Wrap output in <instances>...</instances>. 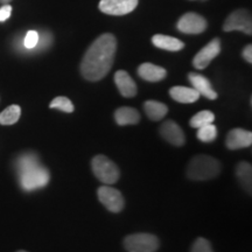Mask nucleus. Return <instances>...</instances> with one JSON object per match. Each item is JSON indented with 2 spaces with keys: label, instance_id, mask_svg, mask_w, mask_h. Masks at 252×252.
Instances as JSON below:
<instances>
[{
  "label": "nucleus",
  "instance_id": "nucleus-1",
  "mask_svg": "<svg viewBox=\"0 0 252 252\" xmlns=\"http://www.w3.org/2000/svg\"><path fill=\"white\" fill-rule=\"evenodd\" d=\"M117 52V39L110 33L102 34L91 43L81 62V74L87 81L103 80L111 70Z\"/></svg>",
  "mask_w": 252,
  "mask_h": 252
},
{
  "label": "nucleus",
  "instance_id": "nucleus-2",
  "mask_svg": "<svg viewBox=\"0 0 252 252\" xmlns=\"http://www.w3.org/2000/svg\"><path fill=\"white\" fill-rule=\"evenodd\" d=\"M17 167L20 185L25 190H35L45 187L49 182L50 175L48 169L41 165L34 153L23 154L19 158Z\"/></svg>",
  "mask_w": 252,
  "mask_h": 252
},
{
  "label": "nucleus",
  "instance_id": "nucleus-3",
  "mask_svg": "<svg viewBox=\"0 0 252 252\" xmlns=\"http://www.w3.org/2000/svg\"><path fill=\"white\" fill-rule=\"evenodd\" d=\"M222 166L219 160L210 156L194 157L187 167L188 179L194 181H207L216 178L220 173Z\"/></svg>",
  "mask_w": 252,
  "mask_h": 252
},
{
  "label": "nucleus",
  "instance_id": "nucleus-4",
  "mask_svg": "<svg viewBox=\"0 0 252 252\" xmlns=\"http://www.w3.org/2000/svg\"><path fill=\"white\" fill-rule=\"evenodd\" d=\"M94 176L105 185H113L119 180L121 172L118 166L105 156H96L91 161Z\"/></svg>",
  "mask_w": 252,
  "mask_h": 252
},
{
  "label": "nucleus",
  "instance_id": "nucleus-5",
  "mask_svg": "<svg viewBox=\"0 0 252 252\" xmlns=\"http://www.w3.org/2000/svg\"><path fill=\"white\" fill-rule=\"evenodd\" d=\"M124 247L128 252H156L160 247V242L157 236L141 232L125 237Z\"/></svg>",
  "mask_w": 252,
  "mask_h": 252
},
{
  "label": "nucleus",
  "instance_id": "nucleus-6",
  "mask_svg": "<svg viewBox=\"0 0 252 252\" xmlns=\"http://www.w3.org/2000/svg\"><path fill=\"white\" fill-rule=\"evenodd\" d=\"M223 31L232 32L239 31L243 33L251 35L252 34V20L250 12L247 9H236L229 17L226 18L224 25H223Z\"/></svg>",
  "mask_w": 252,
  "mask_h": 252
},
{
  "label": "nucleus",
  "instance_id": "nucleus-7",
  "mask_svg": "<svg viewBox=\"0 0 252 252\" xmlns=\"http://www.w3.org/2000/svg\"><path fill=\"white\" fill-rule=\"evenodd\" d=\"M97 196L100 203L111 213L122 212L125 206L124 196L118 189L109 187V185L102 186L97 190Z\"/></svg>",
  "mask_w": 252,
  "mask_h": 252
},
{
  "label": "nucleus",
  "instance_id": "nucleus-8",
  "mask_svg": "<svg viewBox=\"0 0 252 252\" xmlns=\"http://www.w3.org/2000/svg\"><path fill=\"white\" fill-rule=\"evenodd\" d=\"M176 27L185 34H201L207 30L208 23L202 15L189 12L179 19Z\"/></svg>",
  "mask_w": 252,
  "mask_h": 252
},
{
  "label": "nucleus",
  "instance_id": "nucleus-9",
  "mask_svg": "<svg viewBox=\"0 0 252 252\" xmlns=\"http://www.w3.org/2000/svg\"><path fill=\"white\" fill-rule=\"evenodd\" d=\"M138 0H100L98 7L109 15H125L134 11Z\"/></svg>",
  "mask_w": 252,
  "mask_h": 252
},
{
  "label": "nucleus",
  "instance_id": "nucleus-10",
  "mask_svg": "<svg viewBox=\"0 0 252 252\" xmlns=\"http://www.w3.org/2000/svg\"><path fill=\"white\" fill-rule=\"evenodd\" d=\"M220 53V41L219 37H215L210 41L208 45L203 47L200 52L195 55L193 60V65L196 69H206L208 65L210 64V62L216 58Z\"/></svg>",
  "mask_w": 252,
  "mask_h": 252
},
{
  "label": "nucleus",
  "instance_id": "nucleus-11",
  "mask_svg": "<svg viewBox=\"0 0 252 252\" xmlns=\"http://www.w3.org/2000/svg\"><path fill=\"white\" fill-rule=\"evenodd\" d=\"M252 145V133L243 128H234L226 135L225 146L229 150L247 149Z\"/></svg>",
  "mask_w": 252,
  "mask_h": 252
},
{
  "label": "nucleus",
  "instance_id": "nucleus-12",
  "mask_svg": "<svg viewBox=\"0 0 252 252\" xmlns=\"http://www.w3.org/2000/svg\"><path fill=\"white\" fill-rule=\"evenodd\" d=\"M160 134L163 139L174 146H184L186 138L182 128L178 123L173 121H166L160 126Z\"/></svg>",
  "mask_w": 252,
  "mask_h": 252
},
{
  "label": "nucleus",
  "instance_id": "nucleus-13",
  "mask_svg": "<svg viewBox=\"0 0 252 252\" xmlns=\"http://www.w3.org/2000/svg\"><path fill=\"white\" fill-rule=\"evenodd\" d=\"M188 80L190 82L191 88L196 90L197 93L200 94V96H204L206 98L212 100L217 98L216 91L213 90L209 80H208L207 77H204L203 75L190 72V74L188 75Z\"/></svg>",
  "mask_w": 252,
  "mask_h": 252
},
{
  "label": "nucleus",
  "instance_id": "nucleus-14",
  "mask_svg": "<svg viewBox=\"0 0 252 252\" xmlns=\"http://www.w3.org/2000/svg\"><path fill=\"white\" fill-rule=\"evenodd\" d=\"M115 83L123 97L131 98V97H134L135 94H137V86H135V82L132 80V77L128 75V72H126L124 70H118L115 74Z\"/></svg>",
  "mask_w": 252,
  "mask_h": 252
},
{
  "label": "nucleus",
  "instance_id": "nucleus-15",
  "mask_svg": "<svg viewBox=\"0 0 252 252\" xmlns=\"http://www.w3.org/2000/svg\"><path fill=\"white\" fill-rule=\"evenodd\" d=\"M138 75L147 82H160L166 77L167 71L153 63H143L138 68Z\"/></svg>",
  "mask_w": 252,
  "mask_h": 252
},
{
  "label": "nucleus",
  "instance_id": "nucleus-16",
  "mask_svg": "<svg viewBox=\"0 0 252 252\" xmlns=\"http://www.w3.org/2000/svg\"><path fill=\"white\" fill-rule=\"evenodd\" d=\"M169 94L174 100L178 103L182 104H190L196 102L200 98V94L193 88H187V87H173L169 90Z\"/></svg>",
  "mask_w": 252,
  "mask_h": 252
},
{
  "label": "nucleus",
  "instance_id": "nucleus-17",
  "mask_svg": "<svg viewBox=\"0 0 252 252\" xmlns=\"http://www.w3.org/2000/svg\"><path fill=\"white\" fill-rule=\"evenodd\" d=\"M152 43L158 48L168 50V52H179V50L184 49L185 43L181 40L176 39V37L162 35V34H157L152 37Z\"/></svg>",
  "mask_w": 252,
  "mask_h": 252
},
{
  "label": "nucleus",
  "instance_id": "nucleus-18",
  "mask_svg": "<svg viewBox=\"0 0 252 252\" xmlns=\"http://www.w3.org/2000/svg\"><path fill=\"white\" fill-rule=\"evenodd\" d=\"M115 121L118 125H135L140 121V115L137 110L133 108H119L115 112Z\"/></svg>",
  "mask_w": 252,
  "mask_h": 252
},
{
  "label": "nucleus",
  "instance_id": "nucleus-19",
  "mask_svg": "<svg viewBox=\"0 0 252 252\" xmlns=\"http://www.w3.org/2000/svg\"><path fill=\"white\" fill-rule=\"evenodd\" d=\"M236 176L239 184L242 185L249 194H251L252 188V167L249 162L241 161L236 166Z\"/></svg>",
  "mask_w": 252,
  "mask_h": 252
},
{
  "label": "nucleus",
  "instance_id": "nucleus-20",
  "mask_svg": "<svg viewBox=\"0 0 252 252\" xmlns=\"http://www.w3.org/2000/svg\"><path fill=\"white\" fill-rule=\"evenodd\" d=\"M145 113L147 115L151 121L158 122L161 121L168 112V108L163 103L157 102V100H147L144 103Z\"/></svg>",
  "mask_w": 252,
  "mask_h": 252
},
{
  "label": "nucleus",
  "instance_id": "nucleus-21",
  "mask_svg": "<svg viewBox=\"0 0 252 252\" xmlns=\"http://www.w3.org/2000/svg\"><path fill=\"white\" fill-rule=\"evenodd\" d=\"M21 116V108L17 104L9 105L4 111L0 113V124L1 125H13L19 121Z\"/></svg>",
  "mask_w": 252,
  "mask_h": 252
},
{
  "label": "nucleus",
  "instance_id": "nucleus-22",
  "mask_svg": "<svg viewBox=\"0 0 252 252\" xmlns=\"http://www.w3.org/2000/svg\"><path fill=\"white\" fill-rule=\"evenodd\" d=\"M215 121V116L212 111H208V110H204V111L197 112L194 117H191L190 121H189V125L194 128H198L201 126L212 124V123Z\"/></svg>",
  "mask_w": 252,
  "mask_h": 252
},
{
  "label": "nucleus",
  "instance_id": "nucleus-23",
  "mask_svg": "<svg viewBox=\"0 0 252 252\" xmlns=\"http://www.w3.org/2000/svg\"><path fill=\"white\" fill-rule=\"evenodd\" d=\"M197 130V139L203 143H213L217 138V127L213 123L201 126Z\"/></svg>",
  "mask_w": 252,
  "mask_h": 252
},
{
  "label": "nucleus",
  "instance_id": "nucleus-24",
  "mask_svg": "<svg viewBox=\"0 0 252 252\" xmlns=\"http://www.w3.org/2000/svg\"><path fill=\"white\" fill-rule=\"evenodd\" d=\"M49 108L50 109H58L61 110L63 112H67V113H71L74 111V105H72L71 100L67 98V97H56L50 102L49 104Z\"/></svg>",
  "mask_w": 252,
  "mask_h": 252
},
{
  "label": "nucleus",
  "instance_id": "nucleus-25",
  "mask_svg": "<svg viewBox=\"0 0 252 252\" xmlns=\"http://www.w3.org/2000/svg\"><path fill=\"white\" fill-rule=\"evenodd\" d=\"M190 252H214L212 249V244L208 239L203 237H198L194 242L193 247H191Z\"/></svg>",
  "mask_w": 252,
  "mask_h": 252
},
{
  "label": "nucleus",
  "instance_id": "nucleus-26",
  "mask_svg": "<svg viewBox=\"0 0 252 252\" xmlns=\"http://www.w3.org/2000/svg\"><path fill=\"white\" fill-rule=\"evenodd\" d=\"M39 40H40V35L36 31L27 32L26 36H25V40H24L25 48L34 49L37 45H39Z\"/></svg>",
  "mask_w": 252,
  "mask_h": 252
},
{
  "label": "nucleus",
  "instance_id": "nucleus-27",
  "mask_svg": "<svg viewBox=\"0 0 252 252\" xmlns=\"http://www.w3.org/2000/svg\"><path fill=\"white\" fill-rule=\"evenodd\" d=\"M12 14V6L4 5L0 7V23H4Z\"/></svg>",
  "mask_w": 252,
  "mask_h": 252
},
{
  "label": "nucleus",
  "instance_id": "nucleus-28",
  "mask_svg": "<svg viewBox=\"0 0 252 252\" xmlns=\"http://www.w3.org/2000/svg\"><path fill=\"white\" fill-rule=\"evenodd\" d=\"M243 58L248 63H252V46L248 45L243 49Z\"/></svg>",
  "mask_w": 252,
  "mask_h": 252
},
{
  "label": "nucleus",
  "instance_id": "nucleus-29",
  "mask_svg": "<svg viewBox=\"0 0 252 252\" xmlns=\"http://www.w3.org/2000/svg\"><path fill=\"white\" fill-rule=\"evenodd\" d=\"M11 1V0H0V2H1V4H7V2H9Z\"/></svg>",
  "mask_w": 252,
  "mask_h": 252
},
{
  "label": "nucleus",
  "instance_id": "nucleus-30",
  "mask_svg": "<svg viewBox=\"0 0 252 252\" xmlns=\"http://www.w3.org/2000/svg\"><path fill=\"white\" fill-rule=\"evenodd\" d=\"M17 252H27V251H24V250H20V251H17Z\"/></svg>",
  "mask_w": 252,
  "mask_h": 252
}]
</instances>
